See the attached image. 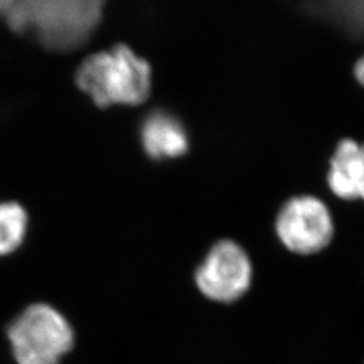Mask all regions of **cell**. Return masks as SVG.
<instances>
[{
    "mask_svg": "<svg viewBox=\"0 0 364 364\" xmlns=\"http://www.w3.org/2000/svg\"><path fill=\"white\" fill-rule=\"evenodd\" d=\"M326 181L343 200H364V144L340 141L331 158Z\"/></svg>",
    "mask_w": 364,
    "mask_h": 364,
    "instance_id": "cell-6",
    "label": "cell"
},
{
    "mask_svg": "<svg viewBox=\"0 0 364 364\" xmlns=\"http://www.w3.org/2000/svg\"><path fill=\"white\" fill-rule=\"evenodd\" d=\"M19 364H58L73 346V332L65 318L45 304L27 308L9 329Z\"/></svg>",
    "mask_w": 364,
    "mask_h": 364,
    "instance_id": "cell-3",
    "label": "cell"
},
{
    "mask_svg": "<svg viewBox=\"0 0 364 364\" xmlns=\"http://www.w3.org/2000/svg\"><path fill=\"white\" fill-rule=\"evenodd\" d=\"M275 230L287 250L299 255H312L331 243L335 225L321 200L313 196H297L279 210Z\"/></svg>",
    "mask_w": 364,
    "mask_h": 364,
    "instance_id": "cell-5",
    "label": "cell"
},
{
    "mask_svg": "<svg viewBox=\"0 0 364 364\" xmlns=\"http://www.w3.org/2000/svg\"><path fill=\"white\" fill-rule=\"evenodd\" d=\"M252 273V263L245 248L232 240H220L196 269V287L205 299L232 304L250 290Z\"/></svg>",
    "mask_w": 364,
    "mask_h": 364,
    "instance_id": "cell-4",
    "label": "cell"
},
{
    "mask_svg": "<svg viewBox=\"0 0 364 364\" xmlns=\"http://www.w3.org/2000/svg\"><path fill=\"white\" fill-rule=\"evenodd\" d=\"M103 6L100 0H0V18L48 50L72 52L93 34Z\"/></svg>",
    "mask_w": 364,
    "mask_h": 364,
    "instance_id": "cell-1",
    "label": "cell"
},
{
    "mask_svg": "<svg viewBox=\"0 0 364 364\" xmlns=\"http://www.w3.org/2000/svg\"><path fill=\"white\" fill-rule=\"evenodd\" d=\"M76 82L102 108L142 105L151 92V68L129 46L117 45L87 57L76 72Z\"/></svg>",
    "mask_w": 364,
    "mask_h": 364,
    "instance_id": "cell-2",
    "label": "cell"
},
{
    "mask_svg": "<svg viewBox=\"0 0 364 364\" xmlns=\"http://www.w3.org/2000/svg\"><path fill=\"white\" fill-rule=\"evenodd\" d=\"M355 77L364 87V55L355 64Z\"/></svg>",
    "mask_w": 364,
    "mask_h": 364,
    "instance_id": "cell-10",
    "label": "cell"
},
{
    "mask_svg": "<svg viewBox=\"0 0 364 364\" xmlns=\"http://www.w3.org/2000/svg\"><path fill=\"white\" fill-rule=\"evenodd\" d=\"M27 215L16 203L0 204V255L15 251L26 234Z\"/></svg>",
    "mask_w": 364,
    "mask_h": 364,
    "instance_id": "cell-9",
    "label": "cell"
},
{
    "mask_svg": "<svg viewBox=\"0 0 364 364\" xmlns=\"http://www.w3.org/2000/svg\"><path fill=\"white\" fill-rule=\"evenodd\" d=\"M314 14L352 34L364 33V1H329L311 4Z\"/></svg>",
    "mask_w": 364,
    "mask_h": 364,
    "instance_id": "cell-8",
    "label": "cell"
},
{
    "mask_svg": "<svg viewBox=\"0 0 364 364\" xmlns=\"http://www.w3.org/2000/svg\"><path fill=\"white\" fill-rule=\"evenodd\" d=\"M141 141L146 154L153 159L177 158L189 149V136L181 120L166 111H154L146 117Z\"/></svg>",
    "mask_w": 364,
    "mask_h": 364,
    "instance_id": "cell-7",
    "label": "cell"
}]
</instances>
